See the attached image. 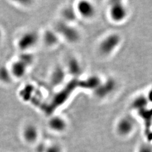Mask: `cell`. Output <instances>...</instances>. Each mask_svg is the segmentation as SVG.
Returning a JSON list of instances; mask_svg holds the SVG:
<instances>
[{
    "label": "cell",
    "mask_w": 152,
    "mask_h": 152,
    "mask_svg": "<svg viewBox=\"0 0 152 152\" xmlns=\"http://www.w3.org/2000/svg\"><path fill=\"white\" fill-rule=\"evenodd\" d=\"M55 31L59 36L71 44H75L81 38V34L77 28L71 23L60 20L55 27Z\"/></svg>",
    "instance_id": "cell-1"
},
{
    "label": "cell",
    "mask_w": 152,
    "mask_h": 152,
    "mask_svg": "<svg viewBox=\"0 0 152 152\" xmlns=\"http://www.w3.org/2000/svg\"><path fill=\"white\" fill-rule=\"evenodd\" d=\"M121 37L117 33H110L104 37L98 46L99 53L107 56L114 53L121 43Z\"/></svg>",
    "instance_id": "cell-2"
},
{
    "label": "cell",
    "mask_w": 152,
    "mask_h": 152,
    "mask_svg": "<svg viewBox=\"0 0 152 152\" xmlns=\"http://www.w3.org/2000/svg\"><path fill=\"white\" fill-rule=\"evenodd\" d=\"M39 39L40 35L36 31L28 30L20 36L17 46L22 52L29 51L38 44Z\"/></svg>",
    "instance_id": "cell-3"
},
{
    "label": "cell",
    "mask_w": 152,
    "mask_h": 152,
    "mask_svg": "<svg viewBox=\"0 0 152 152\" xmlns=\"http://www.w3.org/2000/svg\"><path fill=\"white\" fill-rule=\"evenodd\" d=\"M109 16L115 23L123 22L127 16V10L125 5L118 1H114L110 4Z\"/></svg>",
    "instance_id": "cell-4"
},
{
    "label": "cell",
    "mask_w": 152,
    "mask_h": 152,
    "mask_svg": "<svg viewBox=\"0 0 152 152\" xmlns=\"http://www.w3.org/2000/svg\"><path fill=\"white\" fill-rule=\"evenodd\" d=\"M75 7L78 16L84 19L90 20L96 15V7L91 1L86 0L80 1L77 2Z\"/></svg>",
    "instance_id": "cell-5"
},
{
    "label": "cell",
    "mask_w": 152,
    "mask_h": 152,
    "mask_svg": "<svg viewBox=\"0 0 152 152\" xmlns=\"http://www.w3.org/2000/svg\"><path fill=\"white\" fill-rule=\"evenodd\" d=\"M115 87L116 82L115 80L112 78H109L104 81H101L94 90V92L97 98L103 99L113 92Z\"/></svg>",
    "instance_id": "cell-6"
},
{
    "label": "cell",
    "mask_w": 152,
    "mask_h": 152,
    "mask_svg": "<svg viewBox=\"0 0 152 152\" xmlns=\"http://www.w3.org/2000/svg\"><path fill=\"white\" fill-rule=\"evenodd\" d=\"M135 128V121L129 116H125L119 120L116 125V131L120 136H127Z\"/></svg>",
    "instance_id": "cell-7"
},
{
    "label": "cell",
    "mask_w": 152,
    "mask_h": 152,
    "mask_svg": "<svg viewBox=\"0 0 152 152\" xmlns=\"http://www.w3.org/2000/svg\"><path fill=\"white\" fill-rule=\"evenodd\" d=\"M65 69L67 74L74 77L81 76L83 72L81 63L75 57H71L68 59Z\"/></svg>",
    "instance_id": "cell-8"
},
{
    "label": "cell",
    "mask_w": 152,
    "mask_h": 152,
    "mask_svg": "<svg viewBox=\"0 0 152 152\" xmlns=\"http://www.w3.org/2000/svg\"><path fill=\"white\" fill-rule=\"evenodd\" d=\"M67 72L65 68L58 66L55 67L51 72L50 76V82L52 86L58 87L65 81Z\"/></svg>",
    "instance_id": "cell-9"
},
{
    "label": "cell",
    "mask_w": 152,
    "mask_h": 152,
    "mask_svg": "<svg viewBox=\"0 0 152 152\" xmlns=\"http://www.w3.org/2000/svg\"><path fill=\"white\" fill-rule=\"evenodd\" d=\"M49 128L56 132H61L65 130L67 127V123L65 119L60 115L51 117L48 121Z\"/></svg>",
    "instance_id": "cell-10"
},
{
    "label": "cell",
    "mask_w": 152,
    "mask_h": 152,
    "mask_svg": "<svg viewBox=\"0 0 152 152\" xmlns=\"http://www.w3.org/2000/svg\"><path fill=\"white\" fill-rule=\"evenodd\" d=\"M23 136L28 143H33L37 141L39 136L38 128L36 125L29 124L26 125L23 131Z\"/></svg>",
    "instance_id": "cell-11"
},
{
    "label": "cell",
    "mask_w": 152,
    "mask_h": 152,
    "mask_svg": "<svg viewBox=\"0 0 152 152\" xmlns=\"http://www.w3.org/2000/svg\"><path fill=\"white\" fill-rule=\"evenodd\" d=\"M60 36L54 29H47L44 31L42 39L44 44L48 47H54L60 41Z\"/></svg>",
    "instance_id": "cell-12"
},
{
    "label": "cell",
    "mask_w": 152,
    "mask_h": 152,
    "mask_svg": "<svg viewBox=\"0 0 152 152\" xmlns=\"http://www.w3.org/2000/svg\"><path fill=\"white\" fill-rule=\"evenodd\" d=\"M29 67L23 63L20 60L15 61L10 68L11 75L13 77L16 78H21L24 77L26 75Z\"/></svg>",
    "instance_id": "cell-13"
},
{
    "label": "cell",
    "mask_w": 152,
    "mask_h": 152,
    "mask_svg": "<svg viewBox=\"0 0 152 152\" xmlns=\"http://www.w3.org/2000/svg\"><path fill=\"white\" fill-rule=\"evenodd\" d=\"M61 15L63 19L61 20L71 24L75 22L78 17L75 7L71 5L65 7L62 10Z\"/></svg>",
    "instance_id": "cell-14"
},
{
    "label": "cell",
    "mask_w": 152,
    "mask_h": 152,
    "mask_svg": "<svg viewBox=\"0 0 152 152\" xmlns=\"http://www.w3.org/2000/svg\"><path fill=\"white\" fill-rule=\"evenodd\" d=\"M18 59L20 60L29 68L34 63V56L29 51H25V52H22V54H20L19 56V58Z\"/></svg>",
    "instance_id": "cell-15"
},
{
    "label": "cell",
    "mask_w": 152,
    "mask_h": 152,
    "mask_svg": "<svg viewBox=\"0 0 152 152\" xmlns=\"http://www.w3.org/2000/svg\"><path fill=\"white\" fill-rule=\"evenodd\" d=\"M148 102V100L147 98H144V96H140L134 101L132 103V106L136 109H137L141 110L146 108Z\"/></svg>",
    "instance_id": "cell-16"
},
{
    "label": "cell",
    "mask_w": 152,
    "mask_h": 152,
    "mask_svg": "<svg viewBox=\"0 0 152 152\" xmlns=\"http://www.w3.org/2000/svg\"><path fill=\"white\" fill-rule=\"evenodd\" d=\"M13 77L11 75L10 69L2 68L0 69V79L5 82H10Z\"/></svg>",
    "instance_id": "cell-17"
},
{
    "label": "cell",
    "mask_w": 152,
    "mask_h": 152,
    "mask_svg": "<svg viewBox=\"0 0 152 152\" xmlns=\"http://www.w3.org/2000/svg\"><path fill=\"white\" fill-rule=\"evenodd\" d=\"M137 152H152V145L148 142H144L138 147Z\"/></svg>",
    "instance_id": "cell-18"
},
{
    "label": "cell",
    "mask_w": 152,
    "mask_h": 152,
    "mask_svg": "<svg viewBox=\"0 0 152 152\" xmlns=\"http://www.w3.org/2000/svg\"><path fill=\"white\" fill-rule=\"evenodd\" d=\"M60 148L58 145H52L51 147H47L45 152H60Z\"/></svg>",
    "instance_id": "cell-19"
},
{
    "label": "cell",
    "mask_w": 152,
    "mask_h": 152,
    "mask_svg": "<svg viewBox=\"0 0 152 152\" xmlns=\"http://www.w3.org/2000/svg\"><path fill=\"white\" fill-rule=\"evenodd\" d=\"M147 99L149 102L152 103V89H151L149 92H148V97Z\"/></svg>",
    "instance_id": "cell-20"
},
{
    "label": "cell",
    "mask_w": 152,
    "mask_h": 152,
    "mask_svg": "<svg viewBox=\"0 0 152 152\" xmlns=\"http://www.w3.org/2000/svg\"><path fill=\"white\" fill-rule=\"evenodd\" d=\"M1 37H2V31H1V30L0 29V40L1 39Z\"/></svg>",
    "instance_id": "cell-21"
}]
</instances>
